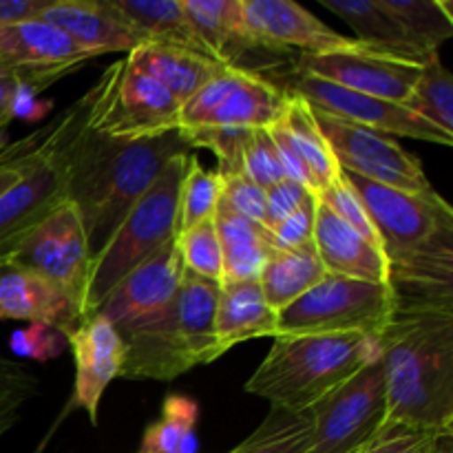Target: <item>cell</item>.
I'll return each instance as SVG.
<instances>
[{
	"mask_svg": "<svg viewBox=\"0 0 453 453\" xmlns=\"http://www.w3.org/2000/svg\"><path fill=\"white\" fill-rule=\"evenodd\" d=\"M84 111L58 146V159L65 173L66 202L78 208L91 257H96L168 159L193 149L177 133L140 142L104 135L96 127L102 80L84 93Z\"/></svg>",
	"mask_w": 453,
	"mask_h": 453,
	"instance_id": "6da1fadb",
	"label": "cell"
},
{
	"mask_svg": "<svg viewBox=\"0 0 453 453\" xmlns=\"http://www.w3.org/2000/svg\"><path fill=\"white\" fill-rule=\"evenodd\" d=\"M380 345L388 392L380 438L396 432L451 438L453 314H396L380 334Z\"/></svg>",
	"mask_w": 453,
	"mask_h": 453,
	"instance_id": "7a4b0ae2",
	"label": "cell"
},
{
	"mask_svg": "<svg viewBox=\"0 0 453 453\" xmlns=\"http://www.w3.org/2000/svg\"><path fill=\"white\" fill-rule=\"evenodd\" d=\"M380 354L379 336H279L248 379L246 392L273 410L305 414Z\"/></svg>",
	"mask_w": 453,
	"mask_h": 453,
	"instance_id": "3957f363",
	"label": "cell"
},
{
	"mask_svg": "<svg viewBox=\"0 0 453 453\" xmlns=\"http://www.w3.org/2000/svg\"><path fill=\"white\" fill-rule=\"evenodd\" d=\"M219 286L186 273L175 299L124 339L119 379L175 380L186 372L217 361L215 305Z\"/></svg>",
	"mask_w": 453,
	"mask_h": 453,
	"instance_id": "277c9868",
	"label": "cell"
},
{
	"mask_svg": "<svg viewBox=\"0 0 453 453\" xmlns=\"http://www.w3.org/2000/svg\"><path fill=\"white\" fill-rule=\"evenodd\" d=\"M190 153H180L166 162L157 180L124 215L115 233L93 257L82 317L96 312L102 301L131 270L177 239L180 219V186Z\"/></svg>",
	"mask_w": 453,
	"mask_h": 453,
	"instance_id": "5b68a950",
	"label": "cell"
},
{
	"mask_svg": "<svg viewBox=\"0 0 453 453\" xmlns=\"http://www.w3.org/2000/svg\"><path fill=\"white\" fill-rule=\"evenodd\" d=\"M396 314L392 288L327 273L303 296L277 312V336H379Z\"/></svg>",
	"mask_w": 453,
	"mask_h": 453,
	"instance_id": "8992f818",
	"label": "cell"
},
{
	"mask_svg": "<svg viewBox=\"0 0 453 453\" xmlns=\"http://www.w3.org/2000/svg\"><path fill=\"white\" fill-rule=\"evenodd\" d=\"M312 453H365L383 434L388 418L383 363L363 367L310 410Z\"/></svg>",
	"mask_w": 453,
	"mask_h": 453,
	"instance_id": "52a82bcc",
	"label": "cell"
},
{
	"mask_svg": "<svg viewBox=\"0 0 453 453\" xmlns=\"http://www.w3.org/2000/svg\"><path fill=\"white\" fill-rule=\"evenodd\" d=\"M96 127L113 140H157L180 131L181 104L150 75L118 60L102 75Z\"/></svg>",
	"mask_w": 453,
	"mask_h": 453,
	"instance_id": "ba28073f",
	"label": "cell"
},
{
	"mask_svg": "<svg viewBox=\"0 0 453 453\" xmlns=\"http://www.w3.org/2000/svg\"><path fill=\"white\" fill-rule=\"evenodd\" d=\"M288 93L246 66H224L181 104L180 131L188 128H270L286 106Z\"/></svg>",
	"mask_w": 453,
	"mask_h": 453,
	"instance_id": "9c48e42d",
	"label": "cell"
},
{
	"mask_svg": "<svg viewBox=\"0 0 453 453\" xmlns=\"http://www.w3.org/2000/svg\"><path fill=\"white\" fill-rule=\"evenodd\" d=\"M312 113L341 171L407 193H436L418 155L410 153L394 137L317 109H312Z\"/></svg>",
	"mask_w": 453,
	"mask_h": 453,
	"instance_id": "30bf717a",
	"label": "cell"
},
{
	"mask_svg": "<svg viewBox=\"0 0 453 453\" xmlns=\"http://www.w3.org/2000/svg\"><path fill=\"white\" fill-rule=\"evenodd\" d=\"M343 177L365 206L388 259L453 233V208L438 190L418 195L389 188L345 171Z\"/></svg>",
	"mask_w": 453,
	"mask_h": 453,
	"instance_id": "8fae6325",
	"label": "cell"
},
{
	"mask_svg": "<svg viewBox=\"0 0 453 453\" xmlns=\"http://www.w3.org/2000/svg\"><path fill=\"white\" fill-rule=\"evenodd\" d=\"M91 261L82 217L73 203L65 202L7 257L4 264L53 283L82 310Z\"/></svg>",
	"mask_w": 453,
	"mask_h": 453,
	"instance_id": "7c38bea8",
	"label": "cell"
},
{
	"mask_svg": "<svg viewBox=\"0 0 453 453\" xmlns=\"http://www.w3.org/2000/svg\"><path fill=\"white\" fill-rule=\"evenodd\" d=\"M281 88L303 97L312 109L321 111V113L334 115V118L345 119V122L385 133L389 137H411V140L429 142V144L438 146L453 144V135L411 113L407 106L336 87V84L314 78V75L303 73V71L292 69L290 78L283 82Z\"/></svg>",
	"mask_w": 453,
	"mask_h": 453,
	"instance_id": "4fadbf2b",
	"label": "cell"
},
{
	"mask_svg": "<svg viewBox=\"0 0 453 453\" xmlns=\"http://www.w3.org/2000/svg\"><path fill=\"white\" fill-rule=\"evenodd\" d=\"M425 65L398 60L385 56L358 42V47L345 51L301 53L295 62L296 71L321 78L336 87L365 93L380 100L405 106L423 73Z\"/></svg>",
	"mask_w": 453,
	"mask_h": 453,
	"instance_id": "5bb4252c",
	"label": "cell"
},
{
	"mask_svg": "<svg viewBox=\"0 0 453 453\" xmlns=\"http://www.w3.org/2000/svg\"><path fill=\"white\" fill-rule=\"evenodd\" d=\"M96 58L44 20L0 27V71L16 73L29 93L42 91Z\"/></svg>",
	"mask_w": 453,
	"mask_h": 453,
	"instance_id": "9a60e30c",
	"label": "cell"
},
{
	"mask_svg": "<svg viewBox=\"0 0 453 453\" xmlns=\"http://www.w3.org/2000/svg\"><path fill=\"white\" fill-rule=\"evenodd\" d=\"M84 96L75 102V115L71 119L69 128L84 111ZM66 128V131H69ZM65 131V135H66ZM62 135V137H65ZM40 155L29 171L22 175L20 181L12 186L7 193L0 197V264L7 261V257L56 211L60 203L66 202L65 173L58 159V146Z\"/></svg>",
	"mask_w": 453,
	"mask_h": 453,
	"instance_id": "2e32d148",
	"label": "cell"
},
{
	"mask_svg": "<svg viewBox=\"0 0 453 453\" xmlns=\"http://www.w3.org/2000/svg\"><path fill=\"white\" fill-rule=\"evenodd\" d=\"M184 274L186 268L180 248L175 242L168 243L150 259L131 270L96 312L104 317L119 334H124L162 312L180 292Z\"/></svg>",
	"mask_w": 453,
	"mask_h": 453,
	"instance_id": "e0dca14e",
	"label": "cell"
},
{
	"mask_svg": "<svg viewBox=\"0 0 453 453\" xmlns=\"http://www.w3.org/2000/svg\"><path fill=\"white\" fill-rule=\"evenodd\" d=\"M388 268L396 314H453V233L389 257Z\"/></svg>",
	"mask_w": 453,
	"mask_h": 453,
	"instance_id": "ac0fdd59",
	"label": "cell"
},
{
	"mask_svg": "<svg viewBox=\"0 0 453 453\" xmlns=\"http://www.w3.org/2000/svg\"><path fill=\"white\" fill-rule=\"evenodd\" d=\"M242 4L248 29L261 51L327 53L358 47L357 40L341 35L292 0H242Z\"/></svg>",
	"mask_w": 453,
	"mask_h": 453,
	"instance_id": "d6986e66",
	"label": "cell"
},
{
	"mask_svg": "<svg viewBox=\"0 0 453 453\" xmlns=\"http://www.w3.org/2000/svg\"><path fill=\"white\" fill-rule=\"evenodd\" d=\"M66 345L75 361L73 403L88 416L91 425H97L102 396L122 372L127 354L124 339L104 317L93 312L66 336Z\"/></svg>",
	"mask_w": 453,
	"mask_h": 453,
	"instance_id": "ffe728a7",
	"label": "cell"
},
{
	"mask_svg": "<svg viewBox=\"0 0 453 453\" xmlns=\"http://www.w3.org/2000/svg\"><path fill=\"white\" fill-rule=\"evenodd\" d=\"M40 20L65 31L80 49L104 53H131L144 44L142 35L115 9L113 0H51Z\"/></svg>",
	"mask_w": 453,
	"mask_h": 453,
	"instance_id": "44dd1931",
	"label": "cell"
},
{
	"mask_svg": "<svg viewBox=\"0 0 453 453\" xmlns=\"http://www.w3.org/2000/svg\"><path fill=\"white\" fill-rule=\"evenodd\" d=\"M82 310L53 283L0 264V321H29L69 336L82 323Z\"/></svg>",
	"mask_w": 453,
	"mask_h": 453,
	"instance_id": "7402d4cb",
	"label": "cell"
},
{
	"mask_svg": "<svg viewBox=\"0 0 453 453\" xmlns=\"http://www.w3.org/2000/svg\"><path fill=\"white\" fill-rule=\"evenodd\" d=\"M312 243L326 273L388 286L389 268L383 250L372 246L319 197Z\"/></svg>",
	"mask_w": 453,
	"mask_h": 453,
	"instance_id": "603a6c76",
	"label": "cell"
},
{
	"mask_svg": "<svg viewBox=\"0 0 453 453\" xmlns=\"http://www.w3.org/2000/svg\"><path fill=\"white\" fill-rule=\"evenodd\" d=\"M277 336V312L265 303L259 281L221 283L215 305L217 358L239 343Z\"/></svg>",
	"mask_w": 453,
	"mask_h": 453,
	"instance_id": "cb8c5ba5",
	"label": "cell"
},
{
	"mask_svg": "<svg viewBox=\"0 0 453 453\" xmlns=\"http://www.w3.org/2000/svg\"><path fill=\"white\" fill-rule=\"evenodd\" d=\"M327 12L343 18L357 34V42L398 58V60L427 65L438 53H429L405 31V27L383 7L380 0H319Z\"/></svg>",
	"mask_w": 453,
	"mask_h": 453,
	"instance_id": "d4e9b609",
	"label": "cell"
},
{
	"mask_svg": "<svg viewBox=\"0 0 453 453\" xmlns=\"http://www.w3.org/2000/svg\"><path fill=\"white\" fill-rule=\"evenodd\" d=\"M208 56L224 66H239L250 51H261L246 25L242 0H181Z\"/></svg>",
	"mask_w": 453,
	"mask_h": 453,
	"instance_id": "484cf974",
	"label": "cell"
},
{
	"mask_svg": "<svg viewBox=\"0 0 453 453\" xmlns=\"http://www.w3.org/2000/svg\"><path fill=\"white\" fill-rule=\"evenodd\" d=\"M124 60L157 80L180 104L188 102L203 84L211 82L224 69V65L203 53L157 42L140 44Z\"/></svg>",
	"mask_w": 453,
	"mask_h": 453,
	"instance_id": "4316f807",
	"label": "cell"
},
{
	"mask_svg": "<svg viewBox=\"0 0 453 453\" xmlns=\"http://www.w3.org/2000/svg\"><path fill=\"white\" fill-rule=\"evenodd\" d=\"M268 131L279 137L305 164L317 184V193L330 188L341 180L343 171L314 119L312 106L303 97L288 93L281 115Z\"/></svg>",
	"mask_w": 453,
	"mask_h": 453,
	"instance_id": "83f0119b",
	"label": "cell"
},
{
	"mask_svg": "<svg viewBox=\"0 0 453 453\" xmlns=\"http://www.w3.org/2000/svg\"><path fill=\"white\" fill-rule=\"evenodd\" d=\"M215 230L224 257V281H259L265 264L274 250L273 234L261 224L246 219L226 206H217Z\"/></svg>",
	"mask_w": 453,
	"mask_h": 453,
	"instance_id": "f1b7e54d",
	"label": "cell"
},
{
	"mask_svg": "<svg viewBox=\"0 0 453 453\" xmlns=\"http://www.w3.org/2000/svg\"><path fill=\"white\" fill-rule=\"evenodd\" d=\"M113 4L144 42L171 44L208 56L181 0H113Z\"/></svg>",
	"mask_w": 453,
	"mask_h": 453,
	"instance_id": "f546056e",
	"label": "cell"
},
{
	"mask_svg": "<svg viewBox=\"0 0 453 453\" xmlns=\"http://www.w3.org/2000/svg\"><path fill=\"white\" fill-rule=\"evenodd\" d=\"M326 274V268L314 250V243L295 248V250L274 248L259 277V286L265 303L274 312H281L299 296H303L310 288L317 286Z\"/></svg>",
	"mask_w": 453,
	"mask_h": 453,
	"instance_id": "4dcf8cb0",
	"label": "cell"
},
{
	"mask_svg": "<svg viewBox=\"0 0 453 453\" xmlns=\"http://www.w3.org/2000/svg\"><path fill=\"white\" fill-rule=\"evenodd\" d=\"M199 405L190 396L171 394L157 420L146 427L137 453H195L197 451Z\"/></svg>",
	"mask_w": 453,
	"mask_h": 453,
	"instance_id": "1f68e13d",
	"label": "cell"
},
{
	"mask_svg": "<svg viewBox=\"0 0 453 453\" xmlns=\"http://www.w3.org/2000/svg\"><path fill=\"white\" fill-rule=\"evenodd\" d=\"M75 115V102L66 111H62L53 122L38 127L29 135L20 137L16 142L0 140V197L12 188L16 181L22 180L31 164L47 153L49 149L58 144L65 131L69 128L71 119Z\"/></svg>",
	"mask_w": 453,
	"mask_h": 453,
	"instance_id": "d6a6232c",
	"label": "cell"
},
{
	"mask_svg": "<svg viewBox=\"0 0 453 453\" xmlns=\"http://www.w3.org/2000/svg\"><path fill=\"white\" fill-rule=\"evenodd\" d=\"M228 453H312V418L270 410L264 423Z\"/></svg>",
	"mask_w": 453,
	"mask_h": 453,
	"instance_id": "836d02e7",
	"label": "cell"
},
{
	"mask_svg": "<svg viewBox=\"0 0 453 453\" xmlns=\"http://www.w3.org/2000/svg\"><path fill=\"white\" fill-rule=\"evenodd\" d=\"M380 3L429 53H438L441 44L453 35V4L449 0H380Z\"/></svg>",
	"mask_w": 453,
	"mask_h": 453,
	"instance_id": "e575fe53",
	"label": "cell"
},
{
	"mask_svg": "<svg viewBox=\"0 0 453 453\" xmlns=\"http://www.w3.org/2000/svg\"><path fill=\"white\" fill-rule=\"evenodd\" d=\"M405 106L418 118L453 135V75L442 65L441 56H434L423 66Z\"/></svg>",
	"mask_w": 453,
	"mask_h": 453,
	"instance_id": "d590c367",
	"label": "cell"
},
{
	"mask_svg": "<svg viewBox=\"0 0 453 453\" xmlns=\"http://www.w3.org/2000/svg\"><path fill=\"white\" fill-rule=\"evenodd\" d=\"M221 197V175L202 166L197 155L190 153L186 164L184 180L180 186V219L177 234L188 230L190 226L202 224L215 217Z\"/></svg>",
	"mask_w": 453,
	"mask_h": 453,
	"instance_id": "8d00e7d4",
	"label": "cell"
},
{
	"mask_svg": "<svg viewBox=\"0 0 453 453\" xmlns=\"http://www.w3.org/2000/svg\"><path fill=\"white\" fill-rule=\"evenodd\" d=\"M175 243L180 248L186 273L221 286V281H224V257H221L215 221L208 219L190 226L188 230L177 234Z\"/></svg>",
	"mask_w": 453,
	"mask_h": 453,
	"instance_id": "74e56055",
	"label": "cell"
},
{
	"mask_svg": "<svg viewBox=\"0 0 453 453\" xmlns=\"http://www.w3.org/2000/svg\"><path fill=\"white\" fill-rule=\"evenodd\" d=\"M38 392L40 380L29 367L0 357V438L18 423L22 407Z\"/></svg>",
	"mask_w": 453,
	"mask_h": 453,
	"instance_id": "f35d334b",
	"label": "cell"
},
{
	"mask_svg": "<svg viewBox=\"0 0 453 453\" xmlns=\"http://www.w3.org/2000/svg\"><path fill=\"white\" fill-rule=\"evenodd\" d=\"M177 135L190 146V149H206L217 157L219 166L217 173L221 177L237 175L242 173L243 146H246L250 131L242 128H188V131H177Z\"/></svg>",
	"mask_w": 453,
	"mask_h": 453,
	"instance_id": "ab89813d",
	"label": "cell"
},
{
	"mask_svg": "<svg viewBox=\"0 0 453 453\" xmlns=\"http://www.w3.org/2000/svg\"><path fill=\"white\" fill-rule=\"evenodd\" d=\"M242 173L252 184L261 186L264 190L273 188L274 184L286 180L277 146H274L268 128H255V131H250L246 146H243Z\"/></svg>",
	"mask_w": 453,
	"mask_h": 453,
	"instance_id": "60d3db41",
	"label": "cell"
},
{
	"mask_svg": "<svg viewBox=\"0 0 453 453\" xmlns=\"http://www.w3.org/2000/svg\"><path fill=\"white\" fill-rule=\"evenodd\" d=\"M317 197L321 199V202H326L327 206H330L332 211H334L336 215L345 221V224L352 226V228L357 230L361 237H365L372 246H376L379 250H383V243H380L379 233H376V228H374V224H372L370 215H367L365 206H363V202L358 199V195L354 193V188L348 184V180H345L343 175H341V180L336 181V184H332L330 188L317 193Z\"/></svg>",
	"mask_w": 453,
	"mask_h": 453,
	"instance_id": "b9f144b4",
	"label": "cell"
},
{
	"mask_svg": "<svg viewBox=\"0 0 453 453\" xmlns=\"http://www.w3.org/2000/svg\"><path fill=\"white\" fill-rule=\"evenodd\" d=\"M219 203L228 208V211L237 212V215L264 226L265 190L261 188V186L252 184L243 173L221 177Z\"/></svg>",
	"mask_w": 453,
	"mask_h": 453,
	"instance_id": "7bdbcfd3",
	"label": "cell"
},
{
	"mask_svg": "<svg viewBox=\"0 0 453 453\" xmlns=\"http://www.w3.org/2000/svg\"><path fill=\"white\" fill-rule=\"evenodd\" d=\"M314 217H317V193L310 195L286 221L273 230V243L279 250H295L312 243Z\"/></svg>",
	"mask_w": 453,
	"mask_h": 453,
	"instance_id": "ee69618b",
	"label": "cell"
},
{
	"mask_svg": "<svg viewBox=\"0 0 453 453\" xmlns=\"http://www.w3.org/2000/svg\"><path fill=\"white\" fill-rule=\"evenodd\" d=\"M66 345V336L60 330L49 326H29L27 330L16 332L9 341V348L20 357L35 358V361H47V358L60 357Z\"/></svg>",
	"mask_w": 453,
	"mask_h": 453,
	"instance_id": "f6af8a7d",
	"label": "cell"
},
{
	"mask_svg": "<svg viewBox=\"0 0 453 453\" xmlns=\"http://www.w3.org/2000/svg\"><path fill=\"white\" fill-rule=\"evenodd\" d=\"M310 190L303 186L295 184L290 180H283L274 184L273 188L265 190V217H264V228L273 233L281 221H286L305 199L310 197Z\"/></svg>",
	"mask_w": 453,
	"mask_h": 453,
	"instance_id": "bcb514c9",
	"label": "cell"
},
{
	"mask_svg": "<svg viewBox=\"0 0 453 453\" xmlns=\"http://www.w3.org/2000/svg\"><path fill=\"white\" fill-rule=\"evenodd\" d=\"M51 0H0V27L38 20Z\"/></svg>",
	"mask_w": 453,
	"mask_h": 453,
	"instance_id": "7dc6e473",
	"label": "cell"
},
{
	"mask_svg": "<svg viewBox=\"0 0 453 453\" xmlns=\"http://www.w3.org/2000/svg\"><path fill=\"white\" fill-rule=\"evenodd\" d=\"M434 441H438V438H429L423 436V434L411 432H396L380 438V441L374 442L365 453H418L427 445H432Z\"/></svg>",
	"mask_w": 453,
	"mask_h": 453,
	"instance_id": "c3c4849f",
	"label": "cell"
},
{
	"mask_svg": "<svg viewBox=\"0 0 453 453\" xmlns=\"http://www.w3.org/2000/svg\"><path fill=\"white\" fill-rule=\"evenodd\" d=\"M22 93V80L16 73L0 71V140H4L9 122L16 118L18 100Z\"/></svg>",
	"mask_w": 453,
	"mask_h": 453,
	"instance_id": "681fc988",
	"label": "cell"
},
{
	"mask_svg": "<svg viewBox=\"0 0 453 453\" xmlns=\"http://www.w3.org/2000/svg\"><path fill=\"white\" fill-rule=\"evenodd\" d=\"M447 438H438V441H434L432 445H427L425 449H420L418 453H449V449L445 447V451H442V442H445Z\"/></svg>",
	"mask_w": 453,
	"mask_h": 453,
	"instance_id": "f907efd6",
	"label": "cell"
}]
</instances>
